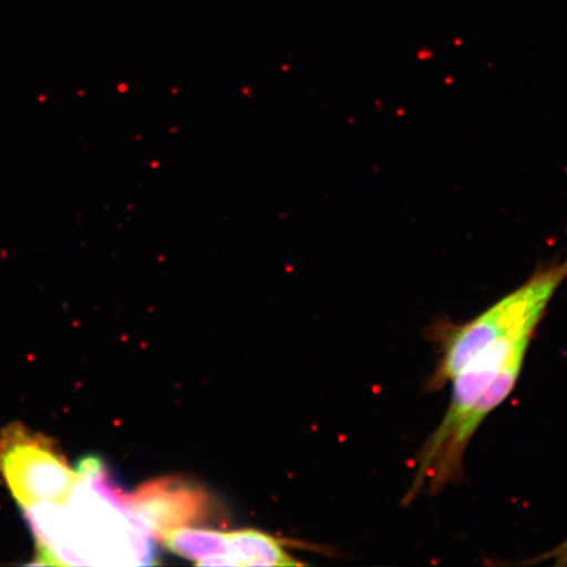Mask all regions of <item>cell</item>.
<instances>
[{"mask_svg":"<svg viewBox=\"0 0 567 567\" xmlns=\"http://www.w3.org/2000/svg\"><path fill=\"white\" fill-rule=\"evenodd\" d=\"M159 542L174 555L198 566H231L228 532L186 526L166 532Z\"/></svg>","mask_w":567,"mask_h":567,"instance_id":"cell-4","label":"cell"},{"mask_svg":"<svg viewBox=\"0 0 567 567\" xmlns=\"http://www.w3.org/2000/svg\"><path fill=\"white\" fill-rule=\"evenodd\" d=\"M126 512L148 536L159 540L166 532L208 516L210 498L200 486L179 477H163L127 494Z\"/></svg>","mask_w":567,"mask_h":567,"instance_id":"cell-3","label":"cell"},{"mask_svg":"<svg viewBox=\"0 0 567 567\" xmlns=\"http://www.w3.org/2000/svg\"><path fill=\"white\" fill-rule=\"evenodd\" d=\"M551 564L555 566H567V540L558 547L550 549L543 556L532 559V564Z\"/></svg>","mask_w":567,"mask_h":567,"instance_id":"cell-6","label":"cell"},{"mask_svg":"<svg viewBox=\"0 0 567 567\" xmlns=\"http://www.w3.org/2000/svg\"><path fill=\"white\" fill-rule=\"evenodd\" d=\"M228 545L231 566L300 565L275 537L257 529L228 532Z\"/></svg>","mask_w":567,"mask_h":567,"instance_id":"cell-5","label":"cell"},{"mask_svg":"<svg viewBox=\"0 0 567 567\" xmlns=\"http://www.w3.org/2000/svg\"><path fill=\"white\" fill-rule=\"evenodd\" d=\"M0 474L24 514L66 501L81 477L51 439L20 424L0 432Z\"/></svg>","mask_w":567,"mask_h":567,"instance_id":"cell-2","label":"cell"},{"mask_svg":"<svg viewBox=\"0 0 567 567\" xmlns=\"http://www.w3.org/2000/svg\"><path fill=\"white\" fill-rule=\"evenodd\" d=\"M567 279V258L537 269L512 293L492 305L484 313L463 324H452L436 337L441 353L429 381L430 390H437L486 347L528 324L540 323L553 296Z\"/></svg>","mask_w":567,"mask_h":567,"instance_id":"cell-1","label":"cell"}]
</instances>
